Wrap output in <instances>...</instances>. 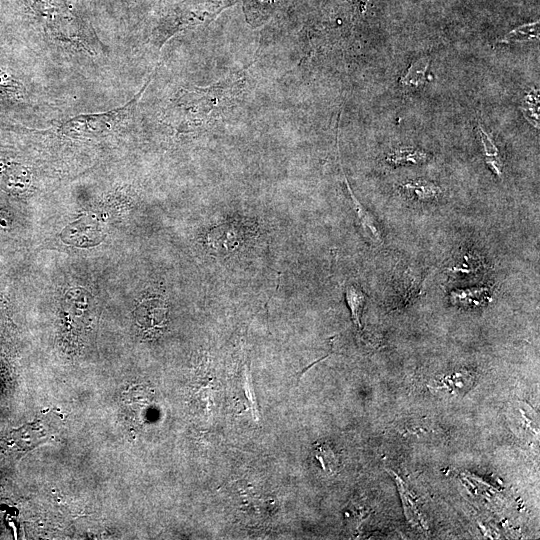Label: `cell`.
I'll list each match as a JSON object with an SVG mask.
<instances>
[{
    "label": "cell",
    "mask_w": 540,
    "mask_h": 540,
    "mask_svg": "<svg viewBox=\"0 0 540 540\" xmlns=\"http://www.w3.org/2000/svg\"><path fill=\"white\" fill-rule=\"evenodd\" d=\"M141 93L135 95L128 103L118 108L93 114H82L64 122L60 130L67 135L94 136L106 133L121 126L133 114Z\"/></svg>",
    "instance_id": "obj_1"
},
{
    "label": "cell",
    "mask_w": 540,
    "mask_h": 540,
    "mask_svg": "<svg viewBox=\"0 0 540 540\" xmlns=\"http://www.w3.org/2000/svg\"><path fill=\"white\" fill-rule=\"evenodd\" d=\"M15 57L0 47V119L13 118L26 104V87Z\"/></svg>",
    "instance_id": "obj_2"
},
{
    "label": "cell",
    "mask_w": 540,
    "mask_h": 540,
    "mask_svg": "<svg viewBox=\"0 0 540 540\" xmlns=\"http://www.w3.org/2000/svg\"><path fill=\"white\" fill-rule=\"evenodd\" d=\"M247 228L237 222L216 226L207 234V245L216 255H228L246 240Z\"/></svg>",
    "instance_id": "obj_3"
},
{
    "label": "cell",
    "mask_w": 540,
    "mask_h": 540,
    "mask_svg": "<svg viewBox=\"0 0 540 540\" xmlns=\"http://www.w3.org/2000/svg\"><path fill=\"white\" fill-rule=\"evenodd\" d=\"M449 299L453 305L458 307H481L490 300V290L488 287L455 289L450 292Z\"/></svg>",
    "instance_id": "obj_4"
},
{
    "label": "cell",
    "mask_w": 540,
    "mask_h": 540,
    "mask_svg": "<svg viewBox=\"0 0 540 540\" xmlns=\"http://www.w3.org/2000/svg\"><path fill=\"white\" fill-rule=\"evenodd\" d=\"M388 473L394 477L395 483L397 486V489L399 491L402 505L404 509V513L408 519V521L415 527H419L420 529L426 530L427 525L423 518L420 515V512L417 508L416 502L411 495L410 491L407 489L406 485L402 481V479L395 474L394 471L388 470Z\"/></svg>",
    "instance_id": "obj_5"
},
{
    "label": "cell",
    "mask_w": 540,
    "mask_h": 540,
    "mask_svg": "<svg viewBox=\"0 0 540 540\" xmlns=\"http://www.w3.org/2000/svg\"><path fill=\"white\" fill-rule=\"evenodd\" d=\"M401 189L410 198L420 202H431L441 194L440 187L423 179L407 181Z\"/></svg>",
    "instance_id": "obj_6"
},
{
    "label": "cell",
    "mask_w": 540,
    "mask_h": 540,
    "mask_svg": "<svg viewBox=\"0 0 540 540\" xmlns=\"http://www.w3.org/2000/svg\"><path fill=\"white\" fill-rule=\"evenodd\" d=\"M344 179H345V183L347 185V188H348L351 200H352L353 209L361 225L367 231V233L372 237V239H374L375 242L381 243L382 242L381 233L377 227L374 217L356 198L345 176H344Z\"/></svg>",
    "instance_id": "obj_7"
},
{
    "label": "cell",
    "mask_w": 540,
    "mask_h": 540,
    "mask_svg": "<svg viewBox=\"0 0 540 540\" xmlns=\"http://www.w3.org/2000/svg\"><path fill=\"white\" fill-rule=\"evenodd\" d=\"M345 299L350 309L353 322L361 329V315L366 302L365 293L358 285L349 284L345 288Z\"/></svg>",
    "instance_id": "obj_8"
},
{
    "label": "cell",
    "mask_w": 540,
    "mask_h": 540,
    "mask_svg": "<svg viewBox=\"0 0 540 540\" xmlns=\"http://www.w3.org/2000/svg\"><path fill=\"white\" fill-rule=\"evenodd\" d=\"M478 130L483 146L486 164L497 176H501L503 164L499 156L498 148L489 133H487L481 126L478 127Z\"/></svg>",
    "instance_id": "obj_9"
},
{
    "label": "cell",
    "mask_w": 540,
    "mask_h": 540,
    "mask_svg": "<svg viewBox=\"0 0 540 540\" xmlns=\"http://www.w3.org/2000/svg\"><path fill=\"white\" fill-rule=\"evenodd\" d=\"M426 152L413 147H400L392 151L386 160L393 165L422 164L428 160Z\"/></svg>",
    "instance_id": "obj_10"
},
{
    "label": "cell",
    "mask_w": 540,
    "mask_h": 540,
    "mask_svg": "<svg viewBox=\"0 0 540 540\" xmlns=\"http://www.w3.org/2000/svg\"><path fill=\"white\" fill-rule=\"evenodd\" d=\"M429 66L428 58H421L415 61L400 78V83L408 87H418L426 81V72Z\"/></svg>",
    "instance_id": "obj_11"
},
{
    "label": "cell",
    "mask_w": 540,
    "mask_h": 540,
    "mask_svg": "<svg viewBox=\"0 0 540 540\" xmlns=\"http://www.w3.org/2000/svg\"><path fill=\"white\" fill-rule=\"evenodd\" d=\"M538 38H539V23L533 22V23L521 25L511 30L502 38L500 42L508 44L511 42L531 41V40H536Z\"/></svg>",
    "instance_id": "obj_12"
},
{
    "label": "cell",
    "mask_w": 540,
    "mask_h": 540,
    "mask_svg": "<svg viewBox=\"0 0 540 540\" xmlns=\"http://www.w3.org/2000/svg\"><path fill=\"white\" fill-rule=\"evenodd\" d=\"M539 93L538 90L532 89L526 94L523 99L521 110L525 118L534 127H539Z\"/></svg>",
    "instance_id": "obj_13"
}]
</instances>
